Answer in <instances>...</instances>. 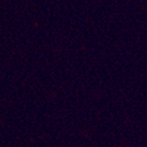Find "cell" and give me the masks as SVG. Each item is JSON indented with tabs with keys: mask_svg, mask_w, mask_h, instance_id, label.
<instances>
[]
</instances>
